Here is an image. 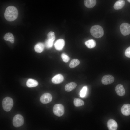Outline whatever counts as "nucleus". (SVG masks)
Instances as JSON below:
<instances>
[{
	"label": "nucleus",
	"instance_id": "nucleus-1",
	"mask_svg": "<svg viewBox=\"0 0 130 130\" xmlns=\"http://www.w3.org/2000/svg\"><path fill=\"white\" fill-rule=\"evenodd\" d=\"M18 14L17 9L13 6H10L6 9L4 13V17L7 20L12 21L16 19Z\"/></svg>",
	"mask_w": 130,
	"mask_h": 130
},
{
	"label": "nucleus",
	"instance_id": "nucleus-2",
	"mask_svg": "<svg viewBox=\"0 0 130 130\" xmlns=\"http://www.w3.org/2000/svg\"><path fill=\"white\" fill-rule=\"evenodd\" d=\"M90 32L93 37L97 38H101L104 34L103 28L101 26L98 25L92 26L90 29Z\"/></svg>",
	"mask_w": 130,
	"mask_h": 130
},
{
	"label": "nucleus",
	"instance_id": "nucleus-3",
	"mask_svg": "<svg viewBox=\"0 0 130 130\" xmlns=\"http://www.w3.org/2000/svg\"><path fill=\"white\" fill-rule=\"evenodd\" d=\"M13 104V101L10 97H7L3 99L2 101V107L6 111H9L12 108Z\"/></svg>",
	"mask_w": 130,
	"mask_h": 130
},
{
	"label": "nucleus",
	"instance_id": "nucleus-4",
	"mask_svg": "<svg viewBox=\"0 0 130 130\" xmlns=\"http://www.w3.org/2000/svg\"><path fill=\"white\" fill-rule=\"evenodd\" d=\"M54 114L58 117L62 116L64 112V108L63 105L60 104H57L54 106L53 108Z\"/></svg>",
	"mask_w": 130,
	"mask_h": 130
},
{
	"label": "nucleus",
	"instance_id": "nucleus-5",
	"mask_svg": "<svg viewBox=\"0 0 130 130\" xmlns=\"http://www.w3.org/2000/svg\"><path fill=\"white\" fill-rule=\"evenodd\" d=\"M24 123V119L22 116L20 114L16 115L13 119V124L15 127H19L22 126Z\"/></svg>",
	"mask_w": 130,
	"mask_h": 130
},
{
	"label": "nucleus",
	"instance_id": "nucleus-6",
	"mask_svg": "<svg viewBox=\"0 0 130 130\" xmlns=\"http://www.w3.org/2000/svg\"><path fill=\"white\" fill-rule=\"evenodd\" d=\"M121 33L124 36L129 35L130 34V25L128 23H122L120 26Z\"/></svg>",
	"mask_w": 130,
	"mask_h": 130
},
{
	"label": "nucleus",
	"instance_id": "nucleus-7",
	"mask_svg": "<svg viewBox=\"0 0 130 130\" xmlns=\"http://www.w3.org/2000/svg\"><path fill=\"white\" fill-rule=\"evenodd\" d=\"M52 97L51 94L49 93H45L41 97L40 100L41 102L43 104H46L51 102Z\"/></svg>",
	"mask_w": 130,
	"mask_h": 130
},
{
	"label": "nucleus",
	"instance_id": "nucleus-8",
	"mask_svg": "<svg viewBox=\"0 0 130 130\" xmlns=\"http://www.w3.org/2000/svg\"><path fill=\"white\" fill-rule=\"evenodd\" d=\"M114 80V78L112 76L110 75H107L102 77L101 82L103 84L106 85L112 83Z\"/></svg>",
	"mask_w": 130,
	"mask_h": 130
},
{
	"label": "nucleus",
	"instance_id": "nucleus-9",
	"mask_svg": "<svg viewBox=\"0 0 130 130\" xmlns=\"http://www.w3.org/2000/svg\"><path fill=\"white\" fill-rule=\"evenodd\" d=\"M107 125L109 130H116L118 127L117 122L112 119H110L108 121Z\"/></svg>",
	"mask_w": 130,
	"mask_h": 130
},
{
	"label": "nucleus",
	"instance_id": "nucleus-10",
	"mask_svg": "<svg viewBox=\"0 0 130 130\" xmlns=\"http://www.w3.org/2000/svg\"><path fill=\"white\" fill-rule=\"evenodd\" d=\"M65 44L64 40L62 39H59L56 41L54 46L56 49L58 50H61L63 48Z\"/></svg>",
	"mask_w": 130,
	"mask_h": 130
},
{
	"label": "nucleus",
	"instance_id": "nucleus-11",
	"mask_svg": "<svg viewBox=\"0 0 130 130\" xmlns=\"http://www.w3.org/2000/svg\"><path fill=\"white\" fill-rule=\"evenodd\" d=\"M115 90L117 94L119 96H123L125 94L124 88L121 84H117L115 87Z\"/></svg>",
	"mask_w": 130,
	"mask_h": 130
},
{
	"label": "nucleus",
	"instance_id": "nucleus-12",
	"mask_svg": "<svg viewBox=\"0 0 130 130\" xmlns=\"http://www.w3.org/2000/svg\"><path fill=\"white\" fill-rule=\"evenodd\" d=\"M121 111L123 114L125 116L130 115V105L128 104H124L121 108Z\"/></svg>",
	"mask_w": 130,
	"mask_h": 130
},
{
	"label": "nucleus",
	"instance_id": "nucleus-13",
	"mask_svg": "<svg viewBox=\"0 0 130 130\" xmlns=\"http://www.w3.org/2000/svg\"><path fill=\"white\" fill-rule=\"evenodd\" d=\"M64 77L61 74H58L53 77L52 79V82L55 84H58L62 82L63 80Z\"/></svg>",
	"mask_w": 130,
	"mask_h": 130
},
{
	"label": "nucleus",
	"instance_id": "nucleus-14",
	"mask_svg": "<svg viewBox=\"0 0 130 130\" xmlns=\"http://www.w3.org/2000/svg\"><path fill=\"white\" fill-rule=\"evenodd\" d=\"M125 3V1L124 0H119L115 3L114 8L115 10L121 9L124 6Z\"/></svg>",
	"mask_w": 130,
	"mask_h": 130
},
{
	"label": "nucleus",
	"instance_id": "nucleus-15",
	"mask_svg": "<svg viewBox=\"0 0 130 130\" xmlns=\"http://www.w3.org/2000/svg\"><path fill=\"white\" fill-rule=\"evenodd\" d=\"M76 84L74 82H71L66 84L65 86V90L67 92H70L74 89L76 87Z\"/></svg>",
	"mask_w": 130,
	"mask_h": 130
},
{
	"label": "nucleus",
	"instance_id": "nucleus-16",
	"mask_svg": "<svg viewBox=\"0 0 130 130\" xmlns=\"http://www.w3.org/2000/svg\"><path fill=\"white\" fill-rule=\"evenodd\" d=\"M44 48V44L41 42H39L36 44L34 46V49L37 53H41L43 50Z\"/></svg>",
	"mask_w": 130,
	"mask_h": 130
},
{
	"label": "nucleus",
	"instance_id": "nucleus-17",
	"mask_svg": "<svg viewBox=\"0 0 130 130\" xmlns=\"http://www.w3.org/2000/svg\"><path fill=\"white\" fill-rule=\"evenodd\" d=\"M96 3V0H85L84 4L85 6L88 8L93 7Z\"/></svg>",
	"mask_w": 130,
	"mask_h": 130
},
{
	"label": "nucleus",
	"instance_id": "nucleus-18",
	"mask_svg": "<svg viewBox=\"0 0 130 130\" xmlns=\"http://www.w3.org/2000/svg\"><path fill=\"white\" fill-rule=\"evenodd\" d=\"M26 85L29 87H34L38 85V82L36 80L32 79H29L26 82Z\"/></svg>",
	"mask_w": 130,
	"mask_h": 130
},
{
	"label": "nucleus",
	"instance_id": "nucleus-19",
	"mask_svg": "<svg viewBox=\"0 0 130 130\" xmlns=\"http://www.w3.org/2000/svg\"><path fill=\"white\" fill-rule=\"evenodd\" d=\"M3 38L5 40L9 41L12 43H14V37L13 34L10 33H6L4 36Z\"/></svg>",
	"mask_w": 130,
	"mask_h": 130
},
{
	"label": "nucleus",
	"instance_id": "nucleus-20",
	"mask_svg": "<svg viewBox=\"0 0 130 130\" xmlns=\"http://www.w3.org/2000/svg\"><path fill=\"white\" fill-rule=\"evenodd\" d=\"M85 44L88 48H92L95 47L96 43L94 40L91 39L86 41L85 42Z\"/></svg>",
	"mask_w": 130,
	"mask_h": 130
},
{
	"label": "nucleus",
	"instance_id": "nucleus-21",
	"mask_svg": "<svg viewBox=\"0 0 130 130\" xmlns=\"http://www.w3.org/2000/svg\"><path fill=\"white\" fill-rule=\"evenodd\" d=\"M80 63V61L78 60L74 59L70 62L69 66L70 68H73L78 65Z\"/></svg>",
	"mask_w": 130,
	"mask_h": 130
},
{
	"label": "nucleus",
	"instance_id": "nucleus-22",
	"mask_svg": "<svg viewBox=\"0 0 130 130\" xmlns=\"http://www.w3.org/2000/svg\"><path fill=\"white\" fill-rule=\"evenodd\" d=\"M74 104L76 107H79L83 105L84 104V101L81 99L78 98L74 99Z\"/></svg>",
	"mask_w": 130,
	"mask_h": 130
},
{
	"label": "nucleus",
	"instance_id": "nucleus-23",
	"mask_svg": "<svg viewBox=\"0 0 130 130\" xmlns=\"http://www.w3.org/2000/svg\"><path fill=\"white\" fill-rule=\"evenodd\" d=\"M88 88L87 86H84L81 90L79 94L80 96L82 98H84L86 96L87 91Z\"/></svg>",
	"mask_w": 130,
	"mask_h": 130
},
{
	"label": "nucleus",
	"instance_id": "nucleus-24",
	"mask_svg": "<svg viewBox=\"0 0 130 130\" xmlns=\"http://www.w3.org/2000/svg\"><path fill=\"white\" fill-rule=\"evenodd\" d=\"M54 41L49 39H47L45 42V45L47 48H50L52 47L53 45Z\"/></svg>",
	"mask_w": 130,
	"mask_h": 130
},
{
	"label": "nucleus",
	"instance_id": "nucleus-25",
	"mask_svg": "<svg viewBox=\"0 0 130 130\" xmlns=\"http://www.w3.org/2000/svg\"><path fill=\"white\" fill-rule=\"evenodd\" d=\"M47 38L54 41L55 38L54 32L52 31L50 32L47 35Z\"/></svg>",
	"mask_w": 130,
	"mask_h": 130
},
{
	"label": "nucleus",
	"instance_id": "nucleus-26",
	"mask_svg": "<svg viewBox=\"0 0 130 130\" xmlns=\"http://www.w3.org/2000/svg\"><path fill=\"white\" fill-rule=\"evenodd\" d=\"M61 57L63 61L65 62H67L70 59L69 57L65 53L61 54Z\"/></svg>",
	"mask_w": 130,
	"mask_h": 130
},
{
	"label": "nucleus",
	"instance_id": "nucleus-27",
	"mask_svg": "<svg viewBox=\"0 0 130 130\" xmlns=\"http://www.w3.org/2000/svg\"><path fill=\"white\" fill-rule=\"evenodd\" d=\"M125 54V56L128 58H130V46L127 48L126 50Z\"/></svg>",
	"mask_w": 130,
	"mask_h": 130
},
{
	"label": "nucleus",
	"instance_id": "nucleus-28",
	"mask_svg": "<svg viewBox=\"0 0 130 130\" xmlns=\"http://www.w3.org/2000/svg\"><path fill=\"white\" fill-rule=\"evenodd\" d=\"M127 0L130 3V0Z\"/></svg>",
	"mask_w": 130,
	"mask_h": 130
}]
</instances>
